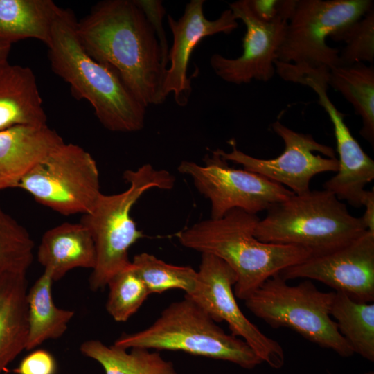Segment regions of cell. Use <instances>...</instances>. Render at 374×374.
Returning a JSON list of instances; mask_svg holds the SVG:
<instances>
[{
    "mask_svg": "<svg viewBox=\"0 0 374 374\" xmlns=\"http://www.w3.org/2000/svg\"><path fill=\"white\" fill-rule=\"evenodd\" d=\"M86 51L114 69L145 107L164 102L165 71L158 39L143 12L134 0L97 3L76 27Z\"/></svg>",
    "mask_w": 374,
    "mask_h": 374,
    "instance_id": "cell-1",
    "label": "cell"
},
{
    "mask_svg": "<svg viewBox=\"0 0 374 374\" xmlns=\"http://www.w3.org/2000/svg\"><path fill=\"white\" fill-rule=\"evenodd\" d=\"M72 12L60 8L47 45L52 70L69 83L76 97L88 101L108 130H142L146 107L131 93L118 73L93 59L82 46Z\"/></svg>",
    "mask_w": 374,
    "mask_h": 374,
    "instance_id": "cell-2",
    "label": "cell"
},
{
    "mask_svg": "<svg viewBox=\"0 0 374 374\" xmlns=\"http://www.w3.org/2000/svg\"><path fill=\"white\" fill-rule=\"evenodd\" d=\"M257 215L233 209L219 219H209L176 234L184 247L213 255L235 272V296L245 301L268 278L308 258L306 249L265 243L254 235Z\"/></svg>",
    "mask_w": 374,
    "mask_h": 374,
    "instance_id": "cell-3",
    "label": "cell"
},
{
    "mask_svg": "<svg viewBox=\"0 0 374 374\" xmlns=\"http://www.w3.org/2000/svg\"><path fill=\"white\" fill-rule=\"evenodd\" d=\"M366 231L360 217L327 190L296 195L274 204L259 220L254 235L260 241L293 245L312 253L328 251Z\"/></svg>",
    "mask_w": 374,
    "mask_h": 374,
    "instance_id": "cell-4",
    "label": "cell"
},
{
    "mask_svg": "<svg viewBox=\"0 0 374 374\" xmlns=\"http://www.w3.org/2000/svg\"><path fill=\"white\" fill-rule=\"evenodd\" d=\"M123 178L128 188L118 194H102L80 221L90 231L96 247V262L89 278L93 291L106 287L115 274L130 265L128 250L143 237L131 217L133 206L147 190H170L175 182L168 171L155 169L150 163L125 170Z\"/></svg>",
    "mask_w": 374,
    "mask_h": 374,
    "instance_id": "cell-5",
    "label": "cell"
},
{
    "mask_svg": "<svg viewBox=\"0 0 374 374\" xmlns=\"http://www.w3.org/2000/svg\"><path fill=\"white\" fill-rule=\"evenodd\" d=\"M114 345L125 349L138 347L181 351L227 361L246 369H252L262 363L242 339L226 334L186 295L166 308L148 328L123 334Z\"/></svg>",
    "mask_w": 374,
    "mask_h": 374,
    "instance_id": "cell-6",
    "label": "cell"
},
{
    "mask_svg": "<svg viewBox=\"0 0 374 374\" xmlns=\"http://www.w3.org/2000/svg\"><path fill=\"white\" fill-rule=\"evenodd\" d=\"M335 292H322L310 280L290 285L279 274L268 278L245 301L256 317L272 328H288L344 357L354 353L330 316Z\"/></svg>",
    "mask_w": 374,
    "mask_h": 374,
    "instance_id": "cell-7",
    "label": "cell"
},
{
    "mask_svg": "<svg viewBox=\"0 0 374 374\" xmlns=\"http://www.w3.org/2000/svg\"><path fill=\"white\" fill-rule=\"evenodd\" d=\"M372 8L371 0H297L277 60L312 68L338 66L339 50L328 46L327 37Z\"/></svg>",
    "mask_w": 374,
    "mask_h": 374,
    "instance_id": "cell-8",
    "label": "cell"
},
{
    "mask_svg": "<svg viewBox=\"0 0 374 374\" xmlns=\"http://www.w3.org/2000/svg\"><path fill=\"white\" fill-rule=\"evenodd\" d=\"M17 188L64 215L89 213L102 195L92 156L80 146L64 142L28 172Z\"/></svg>",
    "mask_w": 374,
    "mask_h": 374,
    "instance_id": "cell-9",
    "label": "cell"
},
{
    "mask_svg": "<svg viewBox=\"0 0 374 374\" xmlns=\"http://www.w3.org/2000/svg\"><path fill=\"white\" fill-rule=\"evenodd\" d=\"M204 162L184 161L178 171L189 176L197 190L209 199L212 219L221 218L233 209L257 215L294 194L260 175L230 167L216 150Z\"/></svg>",
    "mask_w": 374,
    "mask_h": 374,
    "instance_id": "cell-10",
    "label": "cell"
},
{
    "mask_svg": "<svg viewBox=\"0 0 374 374\" xmlns=\"http://www.w3.org/2000/svg\"><path fill=\"white\" fill-rule=\"evenodd\" d=\"M271 127L285 145L277 157L260 159L249 155L237 148L234 139L229 141L230 152L216 151L225 161L240 164L247 170L289 188L296 195L310 190V181L315 175L337 172L338 160L332 147L317 142L310 134L292 130L279 121L271 123Z\"/></svg>",
    "mask_w": 374,
    "mask_h": 374,
    "instance_id": "cell-11",
    "label": "cell"
},
{
    "mask_svg": "<svg viewBox=\"0 0 374 374\" xmlns=\"http://www.w3.org/2000/svg\"><path fill=\"white\" fill-rule=\"evenodd\" d=\"M198 284L195 291L187 295L203 308L217 323L225 321L231 335L241 337L262 362L278 369L283 366V347L265 335L240 310L233 286L236 282L233 270L220 258L202 253Z\"/></svg>",
    "mask_w": 374,
    "mask_h": 374,
    "instance_id": "cell-12",
    "label": "cell"
},
{
    "mask_svg": "<svg viewBox=\"0 0 374 374\" xmlns=\"http://www.w3.org/2000/svg\"><path fill=\"white\" fill-rule=\"evenodd\" d=\"M285 280L319 281L360 302L374 301V233L365 231L334 249L312 253L279 273Z\"/></svg>",
    "mask_w": 374,
    "mask_h": 374,
    "instance_id": "cell-13",
    "label": "cell"
},
{
    "mask_svg": "<svg viewBox=\"0 0 374 374\" xmlns=\"http://www.w3.org/2000/svg\"><path fill=\"white\" fill-rule=\"evenodd\" d=\"M229 8L246 26L243 51L236 58L213 54L210 58L211 68L219 78L229 83L247 84L253 80L269 81L276 72L274 62L278 59V50L283 40L287 21H260L251 11L248 0L231 3Z\"/></svg>",
    "mask_w": 374,
    "mask_h": 374,
    "instance_id": "cell-14",
    "label": "cell"
},
{
    "mask_svg": "<svg viewBox=\"0 0 374 374\" xmlns=\"http://www.w3.org/2000/svg\"><path fill=\"white\" fill-rule=\"evenodd\" d=\"M204 0H191L177 20L168 15L173 42L168 55L170 66L164 74L161 96L165 100L172 93L175 103L179 106L188 103L192 91L188 67L194 48L204 38L218 33L229 34L238 26L237 18L230 8L224 10L217 19H208L204 13Z\"/></svg>",
    "mask_w": 374,
    "mask_h": 374,
    "instance_id": "cell-15",
    "label": "cell"
},
{
    "mask_svg": "<svg viewBox=\"0 0 374 374\" xmlns=\"http://www.w3.org/2000/svg\"><path fill=\"white\" fill-rule=\"evenodd\" d=\"M319 103L333 125L338 152L337 174L323 184V189L354 207L361 206L365 186L374 179V161L363 150L344 121V114L329 99L326 91L317 93Z\"/></svg>",
    "mask_w": 374,
    "mask_h": 374,
    "instance_id": "cell-16",
    "label": "cell"
},
{
    "mask_svg": "<svg viewBox=\"0 0 374 374\" xmlns=\"http://www.w3.org/2000/svg\"><path fill=\"white\" fill-rule=\"evenodd\" d=\"M64 143L46 125H19L0 131V190L20 181Z\"/></svg>",
    "mask_w": 374,
    "mask_h": 374,
    "instance_id": "cell-17",
    "label": "cell"
},
{
    "mask_svg": "<svg viewBox=\"0 0 374 374\" xmlns=\"http://www.w3.org/2000/svg\"><path fill=\"white\" fill-rule=\"evenodd\" d=\"M37 260L53 281L75 268L93 269L96 251L90 231L81 222H65L46 231L38 247Z\"/></svg>",
    "mask_w": 374,
    "mask_h": 374,
    "instance_id": "cell-18",
    "label": "cell"
},
{
    "mask_svg": "<svg viewBox=\"0 0 374 374\" xmlns=\"http://www.w3.org/2000/svg\"><path fill=\"white\" fill-rule=\"evenodd\" d=\"M36 78L26 66L0 64V131L19 125H46Z\"/></svg>",
    "mask_w": 374,
    "mask_h": 374,
    "instance_id": "cell-19",
    "label": "cell"
},
{
    "mask_svg": "<svg viewBox=\"0 0 374 374\" xmlns=\"http://www.w3.org/2000/svg\"><path fill=\"white\" fill-rule=\"evenodd\" d=\"M26 275L0 280V374L24 350L28 337Z\"/></svg>",
    "mask_w": 374,
    "mask_h": 374,
    "instance_id": "cell-20",
    "label": "cell"
},
{
    "mask_svg": "<svg viewBox=\"0 0 374 374\" xmlns=\"http://www.w3.org/2000/svg\"><path fill=\"white\" fill-rule=\"evenodd\" d=\"M60 8L51 0H0V43L33 38L47 46Z\"/></svg>",
    "mask_w": 374,
    "mask_h": 374,
    "instance_id": "cell-21",
    "label": "cell"
},
{
    "mask_svg": "<svg viewBox=\"0 0 374 374\" xmlns=\"http://www.w3.org/2000/svg\"><path fill=\"white\" fill-rule=\"evenodd\" d=\"M53 282L50 273L44 270L27 292L26 350L35 348L46 340L62 337L74 316L73 311L55 305L52 297Z\"/></svg>",
    "mask_w": 374,
    "mask_h": 374,
    "instance_id": "cell-22",
    "label": "cell"
},
{
    "mask_svg": "<svg viewBox=\"0 0 374 374\" xmlns=\"http://www.w3.org/2000/svg\"><path fill=\"white\" fill-rule=\"evenodd\" d=\"M80 350L97 362L105 374H178L170 361L146 348L136 347L128 350L92 339L83 342Z\"/></svg>",
    "mask_w": 374,
    "mask_h": 374,
    "instance_id": "cell-23",
    "label": "cell"
},
{
    "mask_svg": "<svg viewBox=\"0 0 374 374\" xmlns=\"http://www.w3.org/2000/svg\"><path fill=\"white\" fill-rule=\"evenodd\" d=\"M328 85L340 92L362 121L359 134L374 143V67L364 63L336 66L330 69Z\"/></svg>",
    "mask_w": 374,
    "mask_h": 374,
    "instance_id": "cell-24",
    "label": "cell"
},
{
    "mask_svg": "<svg viewBox=\"0 0 374 374\" xmlns=\"http://www.w3.org/2000/svg\"><path fill=\"white\" fill-rule=\"evenodd\" d=\"M330 316L353 353L373 362V302L357 301L342 292H335Z\"/></svg>",
    "mask_w": 374,
    "mask_h": 374,
    "instance_id": "cell-25",
    "label": "cell"
},
{
    "mask_svg": "<svg viewBox=\"0 0 374 374\" xmlns=\"http://www.w3.org/2000/svg\"><path fill=\"white\" fill-rule=\"evenodd\" d=\"M131 262L150 294L179 289L190 295L197 287V271L190 267L168 264L145 252L136 255Z\"/></svg>",
    "mask_w": 374,
    "mask_h": 374,
    "instance_id": "cell-26",
    "label": "cell"
},
{
    "mask_svg": "<svg viewBox=\"0 0 374 374\" xmlns=\"http://www.w3.org/2000/svg\"><path fill=\"white\" fill-rule=\"evenodd\" d=\"M34 242L27 230L0 206V280L26 275L33 260Z\"/></svg>",
    "mask_w": 374,
    "mask_h": 374,
    "instance_id": "cell-27",
    "label": "cell"
},
{
    "mask_svg": "<svg viewBox=\"0 0 374 374\" xmlns=\"http://www.w3.org/2000/svg\"><path fill=\"white\" fill-rule=\"evenodd\" d=\"M106 309L118 322L127 321L143 305L150 294L132 262L108 281Z\"/></svg>",
    "mask_w": 374,
    "mask_h": 374,
    "instance_id": "cell-28",
    "label": "cell"
},
{
    "mask_svg": "<svg viewBox=\"0 0 374 374\" xmlns=\"http://www.w3.org/2000/svg\"><path fill=\"white\" fill-rule=\"evenodd\" d=\"M336 42H344L345 46L339 51L338 66H350L357 63L374 61V8L362 17L332 35Z\"/></svg>",
    "mask_w": 374,
    "mask_h": 374,
    "instance_id": "cell-29",
    "label": "cell"
},
{
    "mask_svg": "<svg viewBox=\"0 0 374 374\" xmlns=\"http://www.w3.org/2000/svg\"><path fill=\"white\" fill-rule=\"evenodd\" d=\"M297 0H248L253 15L260 21L272 23L278 20L289 21Z\"/></svg>",
    "mask_w": 374,
    "mask_h": 374,
    "instance_id": "cell-30",
    "label": "cell"
},
{
    "mask_svg": "<svg viewBox=\"0 0 374 374\" xmlns=\"http://www.w3.org/2000/svg\"><path fill=\"white\" fill-rule=\"evenodd\" d=\"M134 1L143 12L155 33L161 49V65L166 72L170 48L162 24L163 18L166 15L162 1L159 0H134Z\"/></svg>",
    "mask_w": 374,
    "mask_h": 374,
    "instance_id": "cell-31",
    "label": "cell"
},
{
    "mask_svg": "<svg viewBox=\"0 0 374 374\" xmlns=\"http://www.w3.org/2000/svg\"><path fill=\"white\" fill-rule=\"evenodd\" d=\"M57 362L48 351L37 349L24 357L14 370L16 374H55Z\"/></svg>",
    "mask_w": 374,
    "mask_h": 374,
    "instance_id": "cell-32",
    "label": "cell"
},
{
    "mask_svg": "<svg viewBox=\"0 0 374 374\" xmlns=\"http://www.w3.org/2000/svg\"><path fill=\"white\" fill-rule=\"evenodd\" d=\"M361 206H364L361 219L366 229L374 233V191L365 190L361 199Z\"/></svg>",
    "mask_w": 374,
    "mask_h": 374,
    "instance_id": "cell-33",
    "label": "cell"
},
{
    "mask_svg": "<svg viewBox=\"0 0 374 374\" xmlns=\"http://www.w3.org/2000/svg\"><path fill=\"white\" fill-rule=\"evenodd\" d=\"M11 45L0 43V64L8 61Z\"/></svg>",
    "mask_w": 374,
    "mask_h": 374,
    "instance_id": "cell-34",
    "label": "cell"
},
{
    "mask_svg": "<svg viewBox=\"0 0 374 374\" xmlns=\"http://www.w3.org/2000/svg\"><path fill=\"white\" fill-rule=\"evenodd\" d=\"M362 374H374V372L373 371H368V372H366V373H362Z\"/></svg>",
    "mask_w": 374,
    "mask_h": 374,
    "instance_id": "cell-35",
    "label": "cell"
}]
</instances>
